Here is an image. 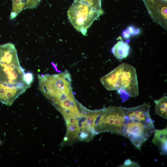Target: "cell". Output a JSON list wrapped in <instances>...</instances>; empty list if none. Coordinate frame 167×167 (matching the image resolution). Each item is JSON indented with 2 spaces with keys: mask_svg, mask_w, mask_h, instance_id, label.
Segmentation results:
<instances>
[{
  "mask_svg": "<svg viewBox=\"0 0 167 167\" xmlns=\"http://www.w3.org/2000/svg\"><path fill=\"white\" fill-rule=\"evenodd\" d=\"M124 115L120 107L103 108L97 128L98 134L106 131L122 135Z\"/></svg>",
  "mask_w": 167,
  "mask_h": 167,
  "instance_id": "obj_5",
  "label": "cell"
},
{
  "mask_svg": "<svg viewBox=\"0 0 167 167\" xmlns=\"http://www.w3.org/2000/svg\"><path fill=\"white\" fill-rule=\"evenodd\" d=\"M74 1L85 3L91 6L99 11L102 12L101 7V0H74Z\"/></svg>",
  "mask_w": 167,
  "mask_h": 167,
  "instance_id": "obj_10",
  "label": "cell"
},
{
  "mask_svg": "<svg viewBox=\"0 0 167 167\" xmlns=\"http://www.w3.org/2000/svg\"><path fill=\"white\" fill-rule=\"evenodd\" d=\"M102 12L90 5L74 1L67 11L68 19L77 31L86 36L88 29Z\"/></svg>",
  "mask_w": 167,
  "mask_h": 167,
  "instance_id": "obj_4",
  "label": "cell"
},
{
  "mask_svg": "<svg viewBox=\"0 0 167 167\" xmlns=\"http://www.w3.org/2000/svg\"><path fill=\"white\" fill-rule=\"evenodd\" d=\"M130 50L129 44L122 41H118L111 49L112 53L114 56L118 60L126 58L129 54Z\"/></svg>",
  "mask_w": 167,
  "mask_h": 167,
  "instance_id": "obj_8",
  "label": "cell"
},
{
  "mask_svg": "<svg viewBox=\"0 0 167 167\" xmlns=\"http://www.w3.org/2000/svg\"><path fill=\"white\" fill-rule=\"evenodd\" d=\"M164 0V1H166V0Z\"/></svg>",
  "mask_w": 167,
  "mask_h": 167,
  "instance_id": "obj_17",
  "label": "cell"
},
{
  "mask_svg": "<svg viewBox=\"0 0 167 167\" xmlns=\"http://www.w3.org/2000/svg\"><path fill=\"white\" fill-rule=\"evenodd\" d=\"M14 45H0V102L8 106L29 88Z\"/></svg>",
  "mask_w": 167,
  "mask_h": 167,
  "instance_id": "obj_1",
  "label": "cell"
},
{
  "mask_svg": "<svg viewBox=\"0 0 167 167\" xmlns=\"http://www.w3.org/2000/svg\"><path fill=\"white\" fill-rule=\"evenodd\" d=\"M122 36L125 39H128L131 36L129 33L127 29H125L122 32Z\"/></svg>",
  "mask_w": 167,
  "mask_h": 167,
  "instance_id": "obj_14",
  "label": "cell"
},
{
  "mask_svg": "<svg viewBox=\"0 0 167 167\" xmlns=\"http://www.w3.org/2000/svg\"><path fill=\"white\" fill-rule=\"evenodd\" d=\"M41 0H12V6L10 15L11 19H15L23 10L36 8Z\"/></svg>",
  "mask_w": 167,
  "mask_h": 167,
  "instance_id": "obj_6",
  "label": "cell"
},
{
  "mask_svg": "<svg viewBox=\"0 0 167 167\" xmlns=\"http://www.w3.org/2000/svg\"><path fill=\"white\" fill-rule=\"evenodd\" d=\"M156 113L160 116L167 118V97L164 96L158 100H154Z\"/></svg>",
  "mask_w": 167,
  "mask_h": 167,
  "instance_id": "obj_9",
  "label": "cell"
},
{
  "mask_svg": "<svg viewBox=\"0 0 167 167\" xmlns=\"http://www.w3.org/2000/svg\"><path fill=\"white\" fill-rule=\"evenodd\" d=\"M101 83L108 90H117L125 101L128 97L139 95L138 83L135 69L132 66L123 63L102 77Z\"/></svg>",
  "mask_w": 167,
  "mask_h": 167,
  "instance_id": "obj_3",
  "label": "cell"
},
{
  "mask_svg": "<svg viewBox=\"0 0 167 167\" xmlns=\"http://www.w3.org/2000/svg\"><path fill=\"white\" fill-rule=\"evenodd\" d=\"M162 13L166 17L167 15V8L166 7H163L161 10Z\"/></svg>",
  "mask_w": 167,
  "mask_h": 167,
  "instance_id": "obj_15",
  "label": "cell"
},
{
  "mask_svg": "<svg viewBox=\"0 0 167 167\" xmlns=\"http://www.w3.org/2000/svg\"><path fill=\"white\" fill-rule=\"evenodd\" d=\"M1 144H2V142L1 140H0V146L1 145Z\"/></svg>",
  "mask_w": 167,
  "mask_h": 167,
  "instance_id": "obj_16",
  "label": "cell"
},
{
  "mask_svg": "<svg viewBox=\"0 0 167 167\" xmlns=\"http://www.w3.org/2000/svg\"><path fill=\"white\" fill-rule=\"evenodd\" d=\"M120 108L124 115L122 135L140 150L155 130L154 121L150 115V105L145 103L132 108Z\"/></svg>",
  "mask_w": 167,
  "mask_h": 167,
  "instance_id": "obj_2",
  "label": "cell"
},
{
  "mask_svg": "<svg viewBox=\"0 0 167 167\" xmlns=\"http://www.w3.org/2000/svg\"><path fill=\"white\" fill-rule=\"evenodd\" d=\"M152 143L158 148L160 153L167 154V127L162 129L155 130Z\"/></svg>",
  "mask_w": 167,
  "mask_h": 167,
  "instance_id": "obj_7",
  "label": "cell"
},
{
  "mask_svg": "<svg viewBox=\"0 0 167 167\" xmlns=\"http://www.w3.org/2000/svg\"><path fill=\"white\" fill-rule=\"evenodd\" d=\"M138 163L131 161L129 159L126 160L121 167H139Z\"/></svg>",
  "mask_w": 167,
  "mask_h": 167,
  "instance_id": "obj_12",
  "label": "cell"
},
{
  "mask_svg": "<svg viewBox=\"0 0 167 167\" xmlns=\"http://www.w3.org/2000/svg\"><path fill=\"white\" fill-rule=\"evenodd\" d=\"M25 79L27 83L31 85L33 80V74L30 72L26 73L25 74Z\"/></svg>",
  "mask_w": 167,
  "mask_h": 167,
  "instance_id": "obj_13",
  "label": "cell"
},
{
  "mask_svg": "<svg viewBox=\"0 0 167 167\" xmlns=\"http://www.w3.org/2000/svg\"><path fill=\"white\" fill-rule=\"evenodd\" d=\"M126 29L131 36L137 35L140 33V31L139 28H136L133 26H129Z\"/></svg>",
  "mask_w": 167,
  "mask_h": 167,
  "instance_id": "obj_11",
  "label": "cell"
}]
</instances>
